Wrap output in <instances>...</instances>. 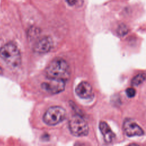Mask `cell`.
Instances as JSON below:
<instances>
[{"label":"cell","mask_w":146,"mask_h":146,"mask_svg":"<svg viewBox=\"0 0 146 146\" xmlns=\"http://www.w3.org/2000/svg\"><path fill=\"white\" fill-rule=\"evenodd\" d=\"M45 73L48 79H54L66 82L70 75V68L68 63L63 58H55L46 68Z\"/></svg>","instance_id":"6da1fadb"},{"label":"cell","mask_w":146,"mask_h":146,"mask_svg":"<svg viewBox=\"0 0 146 146\" xmlns=\"http://www.w3.org/2000/svg\"><path fill=\"white\" fill-rule=\"evenodd\" d=\"M0 58L11 67H18L21 63L20 51L12 42H8L0 48Z\"/></svg>","instance_id":"7a4b0ae2"},{"label":"cell","mask_w":146,"mask_h":146,"mask_svg":"<svg viewBox=\"0 0 146 146\" xmlns=\"http://www.w3.org/2000/svg\"><path fill=\"white\" fill-rule=\"evenodd\" d=\"M68 127L71 134L75 136L82 137L88 133L89 128L87 123L81 116L73 115L68 121Z\"/></svg>","instance_id":"3957f363"},{"label":"cell","mask_w":146,"mask_h":146,"mask_svg":"<svg viewBox=\"0 0 146 146\" xmlns=\"http://www.w3.org/2000/svg\"><path fill=\"white\" fill-rule=\"evenodd\" d=\"M66 117V111L62 107L53 106L48 108L43 116V121L48 125H55L63 121Z\"/></svg>","instance_id":"277c9868"},{"label":"cell","mask_w":146,"mask_h":146,"mask_svg":"<svg viewBox=\"0 0 146 146\" xmlns=\"http://www.w3.org/2000/svg\"><path fill=\"white\" fill-rule=\"evenodd\" d=\"M42 88L48 93L55 94L62 92L65 88V82L61 80L48 79L42 84Z\"/></svg>","instance_id":"5b68a950"},{"label":"cell","mask_w":146,"mask_h":146,"mask_svg":"<svg viewBox=\"0 0 146 146\" xmlns=\"http://www.w3.org/2000/svg\"><path fill=\"white\" fill-rule=\"evenodd\" d=\"M125 134L129 137L140 136L144 135L143 129L131 119H126L123 125Z\"/></svg>","instance_id":"8992f818"},{"label":"cell","mask_w":146,"mask_h":146,"mask_svg":"<svg viewBox=\"0 0 146 146\" xmlns=\"http://www.w3.org/2000/svg\"><path fill=\"white\" fill-rule=\"evenodd\" d=\"M53 42L51 38L44 36L39 39L34 45V51L39 54L48 52L52 47Z\"/></svg>","instance_id":"52a82bcc"},{"label":"cell","mask_w":146,"mask_h":146,"mask_svg":"<svg viewBox=\"0 0 146 146\" xmlns=\"http://www.w3.org/2000/svg\"><path fill=\"white\" fill-rule=\"evenodd\" d=\"M76 95L82 99L90 98L92 95V88L87 82H80L75 88Z\"/></svg>","instance_id":"ba28073f"},{"label":"cell","mask_w":146,"mask_h":146,"mask_svg":"<svg viewBox=\"0 0 146 146\" xmlns=\"http://www.w3.org/2000/svg\"><path fill=\"white\" fill-rule=\"evenodd\" d=\"M99 129L106 143H110L113 141L115 137V133L106 122L100 121L99 123Z\"/></svg>","instance_id":"9c48e42d"},{"label":"cell","mask_w":146,"mask_h":146,"mask_svg":"<svg viewBox=\"0 0 146 146\" xmlns=\"http://www.w3.org/2000/svg\"><path fill=\"white\" fill-rule=\"evenodd\" d=\"M146 79V74L144 73H140L136 75L132 80V84L134 86H138L141 84Z\"/></svg>","instance_id":"30bf717a"},{"label":"cell","mask_w":146,"mask_h":146,"mask_svg":"<svg viewBox=\"0 0 146 146\" xmlns=\"http://www.w3.org/2000/svg\"><path fill=\"white\" fill-rule=\"evenodd\" d=\"M127 95L129 98H132L136 94V91L133 88H128L125 91Z\"/></svg>","instance_id":"8fae6325"},{"label":"cell","mask_w":146,"mask_h":146,"mask_svg":"<svg viewBox=\"0 0 146 146\" xmlns=\"http://www.w3.org/2000/svg\"><path fill=\"white\" fill-rule=\"evenodd\" d=\"M127 29L124 25L120 26L117 30V33L120 35H124L127 33Z\"/></svg>","instance_id":"7c38bea8"},{"label":"cell","mask_w":146,"mask_h":146,"mask_svg":"<svg viewBox=\"0 0 146 146\" xmlns=\"http://www.w3.org/2000/svg\"><path fill=\"white\" fill-rule=\"evenodd\" d=\"M127 146H139L138 144H135V143H133V144H130Z\"/></svg>","instance_id":"4fadbf2b"},{"label":"cell","mask_w":146,"mask_h":146,"mask_svg":"<svg viewBox=\"0 0 146 146\" xmlns=\"http://www.w3.org/2000/svg\"><path fill=\"white\" fill-rule=\"evenodd\" d=\"M75 146H82V144H80V143H76V144H75Z\"/></svg>","instance_id":"5bb4252c"},{"label":"cell","mask_w":146,"mask_h":146,"mask_svg":"<svg viewBox=\"0 0 146 146\" xmlns=\"http://www.w3.org/2000/svg\"><path fill=\"white\" fill-rule=\"evenodd\" d=\"M1 72H2V69H1V68L0 67V74H1Z\"/></svg>","instance_id":"9a60e30c"}]
</instances>
